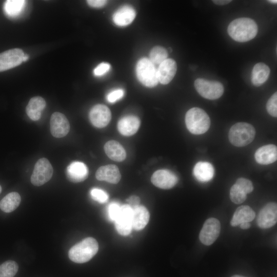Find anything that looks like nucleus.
Wrapping results in <instances>:
<instances>
[{"label": "nucleus", "instance_id": "1", "mask_svg": "<svg viewBox=\"0 0 277 277\" xmlns=\"http://www.w3.org/2000/svg\"><path fill=\"white\" fill-rule=\"evenodd\" d=\"M258 28L251 18L241 17L234 19L229 25L227 31L229 36L239 42H246L253 39L257 34Z\"/></svg>", "mask_w": 277, "mask_h": 277}, {"label": "nucleus", "instance_id": "2", "mask_svg": "<svg viewBox=\"0 0 277 277\" xmlns=\"http://www.w3.org/2000/svg\"><path fill=\"white\" fill-rule=\"evenodd\" d=\"M98 244L96 240L88 237L72 246L68 252L71 261L76 263H84L91 260L97 252Z\"/></svg>", "mask_w": 277, "mask_h": 277}, {"label": "nucleus", "instance_id": "3", "mask_svg": "<svg viewBox=\"0 0 277 277\" xmlns=\"http://www.w3.org/2000/svg\"><path fill=\"white\" fill-rule=\"evenodd\" d=\"M185 124L191 133L202 134L209 129L210 120L203 109L194 107L190 109L186 113Z\"/></svg>", "mask_w": 277, "mask_h": 277}, {"label": "nucleus", "instance_id": "4", "mask_svg": "<svg viewBox=\"0 0 277 277\" xmlns=\"http://www.w3.org/2000/svg\"><path fill=\"white\" fill-rule=\"evenodd\" d=\"M255 135V130L252 125L245 122H239L230 128L228 138L233 145L244 147L251 143Z\"/></svg>", "mask_w": 277, "mask_h": 277}, {"label": "nucleus", "instance_id": "5", "mask_svg": "<svg viewBox=\"0 0 277 277\" xmlns=\"http://www.w3.org/2000/svg\"><path fill=\"white\" fill-rule=\"evenodd\" d=\"M136 73L140 82L147 87H155L159 83L157 70L147 58H142L138 61Z\"/></svg>", "mask_w": 277, "mask_h": 277}, {"label": "nucleus", "instance_id": "6", "mask_svg": "<svg viewBox=\"0 0 277 277\" xmlns=\"http://www.w3.org/2000/svg\"><path fill=\"white\" fill-rule=\"evenodd\" d=\"M197 92L204 98L213 100L220 98L224 91V86L217 81L197 78L194 83Z\"/></svg>", "mask_w": 277, "mask_h": 277}, {"label": "nucleus", "instance_id": "7", "mask_svg": "<svg viewBox=\"0 0 277 277\" xmlns=\"http://www.w3.org/2000/svg\"><path fill=\"white\" fill-rule=\"evenodd\" d=\"M53 172V168L50 162L46 158H41L34 166L31 176V182L34 186H42L51 179Z\"/></svg>", "mask_w": 277, "mask_h": 277}, {"label": "nucleus", "instance_id": "8", "mask_svg": "<svg viewBox=\"0 0 277 277\" xmlns=\"http://www.w3.org/2000/svg\"><path fill=\"white\" fill-rule=\"evenodd\" d=\"M221 231L220 221L213 217L208 219L204 222L200 231L199 239L204 245L209 246L219 237Z\"/></svg>", "mask_w": 277, "mask_h": 277}, {"label": "nucleus", "instance_id": "9", "mask_svg": "<svg viewBox=\"0 0 277 277\" xmlns=\"http://www.w3.org/2000/svg\"><path fill=\"white\" fill-rule=\"evenodd\" d=\"M133 209L128 205L121 206L120 210L114 221L117 231L122 235H127L131 231Z\"/></svg>", "mask_w": 277, "mask_h": 277}, {"label": "nucleus", "instance_id": "10", "mask_svg": "<svg viewBox=\"0 0 277 277\" xmlns=\"http://www.w3.org/2000/svg\"><path fill=\"white\" fill-rule=\"evenodd\" d=\"M276 222V203H268L260 210L256 220L257 225L261 228L266 229L273 226Z\"/></svg>", "mask_w": 277, "mask_h": 277}, {"label": "nucleus", "instance_id": "11", "mask_svg": "<svg viewBox=\"0 0 277 277\" xmlns=\"http://www.w3.org/2000/svg\"><path fill=\"white\" fill-rule=\"evenodd\" d=\"M25 55L19 48H13L0 53V72L4 71L19 65Z\"/></svg>", "mask_w": 277, "mask_h": 277}, {"label": "nucleus", "instance_id": "12", "mask_svg": "<svg viewBox=\"0 0 277 277\" xmlns=\"http://www.w3.org/2000/svg\"><path fill=\"white\" fill-rule=\"evenodd\" d=\"M50 132L52 136L56 138L65 136L70 130L69 122L63 113L54 112L50 118Z\"/></svg>", "mask_w": 277, "mask_h": 277}, {"label": "nucleus", "instance_id": "13", "mask_svg": "<svg viewBox=\"0 0 277 277\" xmlns=\"http://www.w3.org/2000/svg\"><path fill=\"white\" fill-rule=\"evenodd\" d=\"M111 117L110 109L103 104L93 106L89 112V118L92 124L97 128H103L109 123Z\"/></svg>", "mask_w": 277, "mask_h": 277}, {"label": "nucleus", "instance_id": "14", "mask_svg": "<svg viewBox=\"0 0 277 277\" xmlns=\"http://www.w3.org/2000/svg\"><path fill=\"white\" fill-rule=\"evenodd\" d=\"M152 184L161 189H169L177 182V177L172 172L166 169L156 171L151 178Z\"/></svg>", "mask_w": 277, "mask_h": 277}, {"label": "nucleus", "instance_id": "15", "mask_svg": "<svg viewBox=\"0 0 277 277\" xmlns=\"http://www.w3.org/2000/svg\"><path fill=\"white\" fill-rule=\"evenodd\" d=\"M88 169L83 162L75 161L68 165L66 170L67 179L73 183L81 182L88 176Z\"/></svg>", "mask_w": 277, "mask_h": 277}, {"label": "nucleus", "instance_id": "16", "mask_svg": "<svg viewBox=\"0 0 277 277\" xmlns=\"http://www.w3.org/2000/svg\"><path fill=\"white\" fill-rule=\"evenodd\" d=\"M157 70L159 82L162 84L169 83L175 76L177 70V65L174 60L167 58L160 65Z\"/></svg>", "mask_w": 277, "mask_h": 277}, {"label": "nucleus", "instance_id": "17", "mask_svg": "<svg viewBox=\"0 0 277 277\" xmlns=\"http://www.w3.org/2000/svg\"><path fill=\"white\" fill-rule=\"evenodd\" d=\"M256 162L261 165H268L277 160V147L273 144L263 146L258 148L255 152Z\"/></svg>", "mask_w": 277, "mask_h": 277}, {"label": "nucleus", "instance_id": "18", "mask_svg": "<svg viewBox=\"0 0 277 277\" xmlns=\"http://www.w3.org/2000/svg\"><path fill=\"white\" fill-rule=\"evenodd\" d=\"M96 178L112 184L117 183L121 175L117 167L115 165H107L100 167L96 171Z\"/></svg>", "mask_w": 277, "mask_h": 277}, {"label": "nucleus", "instance_id": "19", "mask_svg": "<svg viewBox=\"0 0 277 277\" xmlns=\"http://www.w3.org/2000/svg\"><path fill=\"white\" fill-rule=\"evenodd\" d=\"M140 123V120L137 116L127 115L119 120L117 123V129L122 135L131 136L137 131Z\"/></svg>", "mask_w": 277, "mask_h": 277}, {"label": "nucleus", "instance_id": "20", "mask_svg": "<svg viewBox=\"0 0 277 277\" xmlns=\"http://www.w3.org/2000/svg\"><path fill=\"white\" fill-rule=\"evenodd\" d=\"M255 217V213L249 206L242 205L235 210L230 221V225L236 227L245 222H250Z\"/></svg>", "mask_w": 277, "mask_h": 277}, {"label": "nucleus", "instance_id": "21", "mask_svg": "<svg viewBox=\"0 0 277 277\" xmlns=\"http://www.w3.org/2000/svg\"><path fill=\"white\" fill-rule=\"evenodd\" d=\"M136 15L134 9L129 6H125L117 10L113 15L115 24L125 26L131 24Z\"/></svg>", "mask_w": 277, "mask_h": 277}, {"label": "nucleus", "instance_id": "22", "mask_svg": "<svg viewBox=\"0 0 277 277\" xmlns=\"http://www.w3.org/2000/svg\"><path fill=\"white\" fill-rule=\"evenodd\" d=\"M150 215L148 210L143 206H138L133 209L132 216V229L135 230L143 229L148 224Z\"/></svg>", "mask_w": 277, "mask_h": 277}, {"label": "nucleus", "instance_id": "23", "mask_svg": "<svg viewBox=\"0 0 277 277\" xmlns=\"http://www.w3.org/2000/svg\"><path fill=\"white\" fill-rule=\"evenodd\" d=\"M46 105L45 100L43 97L41 96L32 97L26 107L27 114L33 121L38 120Z\"/></svg>", "mask_w": 277, "mask_h": 277}, {"label": "nucleus", "instance_id": "24", "mask_svg": "<svg viewBox=\"0 0 277 277\" xmlns=\"http://www.w3.org/2000/svg\"><path fill=\"white\" fill-rule=\"evenodd\" d=\"M193 173L195 178L202 182H208L214 176V168L209 163L199 162L193 168Z\"/></svg>", "mask_w": 277, "mask_h": 277}, {"label": "nucleus", "instance_id": "25", "mask_svg": "<svg viewBox=\"0 0 277 277\" xmlns=\"http://www.w3.org/2000/svg\"><path fill=\"white\" fill-rule=\"evenodd\" d=\"M104 150L107 155L111 160L116 162L124 161L126 156L123 147L117 142L111 140L104 145Z\"/></svg>", "mask_w": 277, "mask_h": 277}, {"label": "nucleus", "instance_id": "26", "mask_svg": "<svg viewBox=\"0 0 277 277\" xmlns=\"http://www.w3.org/2000/svg\"><path fill=\"white\" fill-rule=\"evenodd\" d=\"M270 72L269 67L263 63L256 64L251 73V82L255 86H260L268 79Z\"/></svg>", "mask_w": 277, "mask_h": 277}, {"label": "nucleus", "instance_id": "27", "mask_svg": "<svg viewBox=\"0 0 277 277\" xmlns=\"http://www.w3.org/2000/svg\"><path fill=\"white\" fill-rule=\"evenodd\" d=\"M21 197L16 192H11L4 196L0 202V209L6 213L15 210L19 205Z\"/></svg>", "mask_w": 277, "mask_h": 277}, {"label": "nucleus", "instance_id": "28", "mask_svg": "<svg viewBox=\"0 0 277 277\" xmlns=\"http://www.w3.org/2000/svg\"><path fill=\"white\" fill-rule=\"evenodd\" d=\"M168 52L161 46H155L152 49L149 54V60L155 65H160L167 59Z\"/></svg>", "mask_w": 277, "mask_h": 277}, {"label": "nucleus", "instance_id": "29", "mask_svg": "<svg viewBox=\"0 0 277 277\" xmlns=\"http://www.w3.org/2000/svg\"><path fill=\"white\" fill-rule=\"evenodd\" d=\"M18 270L16 262L9 260L0 265V277H14Z\"/></svg>", "mask_w": 277, "mask_h": 277}, {"label": "nucleus", "instance_id": "30", "mask_svg": "<svg viewBox=\"0 0 277 277\" xmlns=\"http://www.w3.org/2000/svg\"><path fill=\"white\" fill-rule=\"evenodd\" d=\"M25 2V1L22 0L7 1L5 4L6 13L12 16L17 15L23 9Z\"/></svg>", "mask_w": 277, "mask_h": 277}, {"label": "nucleus", "instance_id": "31", "mask_svg": "<svg viewBox=\"0 0 277 277\" xmlns=\"http://www.w3.org/2000/svg\"><path fill=\"white\" fill-rule=\"evenodd\" d=\"M230 198L236 204L243 203L247 199V194L236 184H234L230 190Z\"/></svg>", "mask_w": 277, "mask_h": 277}, {"label": "nucleus", "instance_id": "32", "mask_svg": "<svg viewBox=\"0 0 277 277\" xmlns=\"http://www.w3.org/2000/svg\"><path fill=\"white\" fill-rule=\"evenodd\" d=\"M90 195L94 200L100 203H104L108 199L107 193L99 188H94L92 189L90 191Z\"/></svg>", "mask_w": 277, "mask_h": 277}, {"label": "nucleus", "instance_id": "33", "mask_svg": "<svg viewBox=\"0 0 277 277\" xmlns=\"http://www.w3.org/2000/svg\"><path fill=\"white\" fill-rule=\"evenodd\" d=\"M268 113L273 117L277 116V93L274 92L268 100L266 104Z\"/></svg>", "mask_w": 277, "mask_h": 277}, {"label": "nucleus", "instance_id": "34", "mask_svg": "<svg viewBox=\"0 0 277 277\" xmlns=\"http://www.w3.org/2000/svg\"><path fill=\"white\" fill-rule=\"evenodd\" d=\"M246 194L250 193L253 190V186L252 182L245 178L240 177L238 179L235 183Z\"/></svg>", "mask_w": 277, "mask_h": 277}, {"label": "nucleus", "instance_id": "35", "mask_svg": "<svg viewBox=\"0 0 277 277\" xmlns=\"http://www.w3.org/2000/svg\"><path fill=\"white\" fill-rule=\"evenodd\" d=\"M121 206L116 202H112L108 206L107 213L109 220L114 222L120 210Z\"/></svg>", "mask_w": 277, "mask_h": 277}, {"label": "nucleus", "instance_id": "36", "mask_svg": "<svg viewBox=\"0 0 277 277\" xmlns=\"http://www.w3.org/2000/svg\"><path fill=\"white\" fill-rule=\"evenodd\" d=\"M124 91L122 89H116L109 92L107 96V101L113 103L123 97Z\"/></svg>", "mask_w": 277, "mask_h": 277}, {"label": "nucleus", "instance_id": "37", "mask_svg": "<svg viewBox=\"0 0 277 277\" xmlns=\"http://www.w3.org/2000/svg\"><path fill=\"white\" fill-rule=\"evenodd\" d=\"M110 69V65L107 63L100 64L93 71L95 76H100L106 73Z\"/></svg>", "mask_w": 277, "mask_h": 277}, {"label": "nucleus", "instance_id": "38", "mask_svg": "<svg viewBox=\"0 0 277 277\" xmlns=\"http://www.w3.org/2000/svg\"><path fill=\"white\" fill-rule=\"evenodd\" d=\"M128 204L132 209L138 207L140 205V199L136 195H132L127 199Z\"/></svg>", "mask_w": 277, "mask_h": 277}, {"label": "nucleus", "instance_id": "39", "mask_svg": "<svg viewBox=\"0 0 277 277\" xmlns=\"http://www.w3.org/2000/svg\"><path fill=\"white\" fill-rule=\"evenodd\" d=\"M87 2L89 6L94 8L102 7L107 3L105 0H88Z\"/></svg>", "mask_w": 277, "mask_h": 277}, {"label": "nucleus", "instance_id": "40", "mask_svg": "<svg viewBox=\"0 0 277 277\" xmlns=\"http://www.w3.org/2000/svg\"><path fill=\"white\" fill-rule=\"evenodd\" d=\"M232 1L231 0H213L212 2L218 5H225L226 4H229Z\"/></svg>", "mask_w": 277, "mask_h": 277}, {"label": "nucleus", "instance_id": "41", "mask_svg": "<svg viewBox=\"0 0 277 277\" xmlns=\"http://www.w3.org/2000/svg\"><path fill=\"white\" fill-rule=\"evenodd\" d=\"M240 225V227L242 229H247L249 228L251 226V225L249 222L243 223L241 224Z\"/></svg>", "mask_w": 277, "mask_h": 277}, {"label": "nucleus", "instance_id": "42", "mask_svg": "<svg viewBox=\"0 0 277 277\" xmlns=\"http://www.w3.org/2000/svg\"><path fill=\"white\" fill-rule=\"evenodd\" d=\"M28 55H24L23 58V62H26L28 60Z\"/></svg>", "mask_w": 277, "mask_h": 277}, {"label": "nucleus", "instance_id": "43", "mask_svg": "<svg viewBox=\"0 0 277 277\" xmlns=\"http://www.w3.org/2000/svg\"><path fill=\"white\" fill-rule=\"evenodd\" d=\"M268 2H269L270 3H273V4H276L277 3V1H276V0H270V1H268Z\"/></svg>", "mask_w": 277, "mask_h": 277}, {"label": "nucleus", "instance_id": "44", "mask_svg": "<svg viewBox=\"0 0 277 277\" xmlns=\"http://www.w3.org/2000/svg\"><path fill=\"white\" fill-rule=\"evenodd\" d=\"M231 277H245V276L240 275H233Z\"/></svg>", "mask_w": 277, "mask_h": 277}, {"label": "nucleus", "instance_id": "45", "mask_svg": "<svg viewBox=\"0 0 277 277\" xmlns=\"http://www.w3.org/2000/svg\"><path fill=\"white\" fill-rule=\"evenodd\" d=\"M2 188L1 186L0 185V193H1V192H2Z\"/></svg>", "mask_w": 277, "mask_h": 277}]
</instances>
